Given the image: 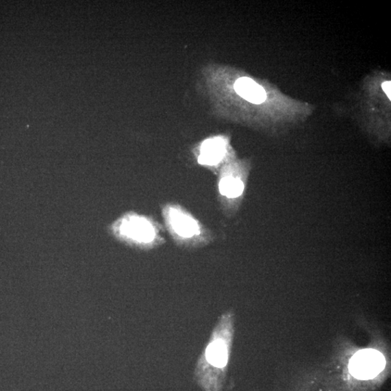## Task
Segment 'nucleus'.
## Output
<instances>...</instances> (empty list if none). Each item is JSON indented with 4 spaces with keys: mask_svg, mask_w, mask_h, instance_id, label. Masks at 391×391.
Segmentation results:
<instances>
[{
    "mask_svg": "<svg viewBox=\"0 0 391 391\" xmlns=\"http://www.w3.org/2000/svg\"><path fill=\"white\" fill-rule=\"evenodd\" d=\"M234 335V314L223 313L214 327L209 342L199 357L194 381L204 391H222Z\"/></svg>",
    "mask_w": 391,
    "mask_h": 391,
    "instance_id": "f257e3e1",
    "label": "nucleus"
},
{
    "mask_svg": "<svg viewBox=\"0 0 391 391\" xmlns=\"http://www.w3.org/2000/svg\"><path fill=\"white\" fill-rule=\"evenodd\" d=\"M384 368V361L379 352L363 350L350 363L351 373L360 380H370L379 374Z\"/></svg>",
    "mask_w": 391,
    "mask_h": 391,
    "instance_id": "f03ea898",
    "label": "nucleus"
},
{
    "mask_svg": "<svg viewBox=\"0 0 391 391\" xmlns=\"http://www.w3.org/2000/svg\"><path fill=\"white\" fill-rule=\"evenodd\" d=\"M120 234L131 240L148 244L155 238L154 227L145 218L131 216L123 219L119 227Z\"/></svg>",
    "mask_w": 391,
    "mask_h": 391,
    "instance_id": "7ed1b4c3",
    "label": "nucleus"
},
{
    "mask_svg": "<svg viewBox=\"0 0 391 391\" xmlns=\"http://www.w3.org/2000/svg\"><path fill=\"white\" fill-rule=\"evenodd\" d=\"M234 89L239 96L253 104H261L267 97L263 88L247 77L238 79L234 85Z\"/></svg>",
    "mask_w": 391,
    "mask_h": 391,
    "instance_id": "20e7f679",
    "label": "nucleus"
},
{
    "mask_svg": "<svg viewBox=\"0 0 391 391\" xmlns=\"http://www.w3.org/2000/svg\"><path fill=\"white\" fill-rule=\"evenodd\" d=\"M225 153V141L220 138H211L201 146L199 162L205 166H216L223 158Z\"/></svg>",
    "mask_w": 391,
    "mask_h": 391,
    "instance_id": "39448f33",
    "label": "nucleus"
},
{
    "mask_svg": "<svg viewBox=\"0 0 391 391\" xmlns=\"http://www.w3.org/2000/svg\"><path fill=\"white\" fill-rule=\"evenodd\" d=\"M169 220L174 231L184 238H190L199 234L197 222L184 213L175 209L169 211Z\"/></svg>",
    "mask_w": 391,
    "mask_h": 391,
    "instance_id": "423d86ee",
    "label": "nucleus"
},
{
    "mask_svg": "<svg viewBox=\"0 0 391 391\" xmlns=\"http://www.w3.org/2000/svg\"><path fill=\"white\" fill-rule=\"evenodd\" d=\"M243 182L232 176H227L221 179L219 184L220 192L229 198H236L241 196L244 192Z\"/></svg>",
    "mask_w": 391,
    "mask_h": 391,
    "instance_id": "0eeeda50",
    "label": "nucleus"
},
{
    "mask_svg": "<svg viewBox=\"0 0 391 391\" xmlns=\"http://www.w3.org/2000/svg\"><path fill=\"white\" fill-rule=\"evenodd\" d=\"M383 87V90L385 92V93L386 94V95L388 97V98L390 99H391V94H390V90H391V83L390 81H386L382 85Z\"/></svg>",
    "mask_w": 391,
    "mask_h": 391,
    "instance_id": "6e6552de",
    "label": "nucleus"
}]
</instances>
